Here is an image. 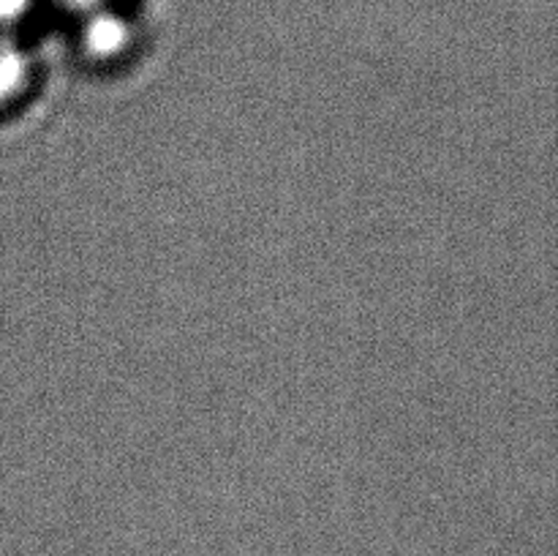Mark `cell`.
Listing matches in <instances>:
<instances>
[{
  "instance_id": "7a4b0ae2",
  "label": "cell",
  "mask_w": 558,
  "mask_h": 556,
  "mask_svg": "<svg viewBox=\"0 0 558 556\" xmlns=\"http://www.w3.org/2000/svg\"><path fill=\"white\" fill-rule=\"evenodd\" d=\"M85 41L87 47H90V52L107 58V55L120 52V49L125 47V41H129V27H125V22H120L118 16L101 14L87 25Z\"/></svg>"
},
{
  "instance_id": "6da1fadb",
  "label": "cell",
  "mask_w": 558,
  "mask_h": 556,
  "mask_svg": "<svg viewBox=\"0 0 558 556\" xmlns=\"http://www.w3.org/2000/svg\"><path fill=\"white\" fill-rule=\"evenodd\" d=\"M27 82V58L11 38L0 36V104L14 98Z\"/></svg>"
},
{
  "instance_id": "3957f363",
  "label": "cell",
  "mask_w": 558,
  "mask_h": 556,
  "mask_svg": "<svg viewBox=\"0 0 558 556\" xmlns=\"http://www.w3.org/2000/svg\"><path fill=\"white\" fill-rule=\"evenodd\" d=\"M27 5H31V0H0V22L20 20Z\"/></svg>"
},
{
  "instance_id": "277c9868",
  "label": "cell",
  "mask_w": 558,
  "mask_h": 556,
  "mask_svg": "<svg viewBox=\"0 0 558 556\" xmlns=\"http://www.w3.org/2000/svg\"><path fill=\"white\" fill-rule=\"evenodd\" d=\"M65 3L82 5V9H87V5H98V3H101V0H65Z\"/></svg>"
}]
</instances>
